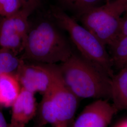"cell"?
Here are the masks:
<instances>
[{
	"label": "cell",
	"instance_id": "1",
	"mask_svg": "<svg viewBox=\"0 0 127 127\" xmlns=\"http://www.w3.org/2000/svg\"><path fill=\"white\" fill-rule=\"evenodd\" d=\"M59 68L64 80L78 98H111V78L73 53Z\"/></svg>",
	"mask_w": 127,
	"mask_h": 127
},
{
	"label": "cell",
	"instance_id": "2",
	"mask_svg": "<svg viewBox=\"0 0 127 127\" xmlns=\"http://www.w3.org/2000/svg\"><path fill=\"white\" fill-rule=\"evenodd\" d=\"M22 59L34 63H63L74 53L71 44L53 23L42 21L30 29Z\"/></svg>",
	"mask_w": 127,
	"mask_h": 127
},
{
	"label": "cell",
	"instance_id": "3",
	"mask_svg": "<svg viewBox=\"0 0 127 127\" xmlns=\"http://www.w3.org/2000/svg\"><path fill=\"white\" fill-rule=\"evenodd\" d=\"M52 14L59 27L68 32L82 57L112 78L113 64L103 42L61 9H54Z\"/></svg>",
	"mask_w": 127,
	"mask_h": 127
},
{
	"label": "cell",
	"instance_id": "4",
	"mask_svg": "<svg viewBox=\"0 0 127 127\" xmlns=\"http://www.w3.org/2000/svg\"><path fill=\"white\" fill-rule=\"evenodd\" d=\"M127 0H113L89 9L80 17L82 25L104 45L111 46L118 38Z\"/></svg>",
	"mask_w": 127,
	"mask_h": 127
},
{
	"label": "cell",
	"instance_id": "5",
	"mask_svg": "<svg viewBox=\"0 0 127 127\" xmlns=\"http://www.w3.org/2000/svg\"><path fill=\"white\" fill-rule=\"evenodd\" d=\"M36 6L25 5L17 12L3 18L0 23V46L16 53L22 51L30 30L28 18Z\"/></svg>",
	"mask_w": 127,
	"mask_h": 127
},
{
	"label": "cell",
	"instance_id": "6",
	"mask_svg": "<svg viewBox=\"0 0 127 127\" xmlns=\"http://www.w3.org/2000/svg\"><path fill=\"white\" fill-rule=\"evenodd\" d=\"M51 83L48 91L54 105L60 127H68L77 110L78 98L64 80L59 65L48 64Z\"/></svg>",
	"mask_w": 127,
	"mask_h": 127
},
{
	"label": "cell",
	"instance_id": "7",
	"mask_svg": "<svg viewBox=\"0 0 127 127\" xmlns=\"http://www.w3.org/2000/svg\"><path fill=\"white\" fill-rule=\"evenodd\" d=\"M16 75L21 87L26 90L43 94L48 90L51 83V74L48 64L23 62Z\"/></svg>",
	"mask_w": 127,
	"mask_h": 127
},
{
	"label": "cell",
	"instance_id": "8",
	"mask_svg": "<svg viewBox=\"0 0 127 127\" xmlns=\"http://www.w3.org/2000/svg\"><path fill=\"white\" fill-rule=\"evenodd\" d=\"M117 111L107 100L98 99L87 105L73 127H107Z\"/></svg>",
	"mask_w": 127,
	"mask_h": 127
},
{
	"label": "cell",
	"instance_id": "9",
	"mask_svg": "<svg viewBox=\"0 0 127 127\" xmlns=\"http://www.w3.org/2000/svg\"><path fill=\"white\" fill-rule=\"evenodd\" d=\"M34 93L21 88L12 104L10 127H25L36 116L38 104Z\"/></svg>",
	"mask_w": 127,
	"mask_h": 127
},
{
	"label": "cell",
	"instance_id": "10",
	"mask_svg": "<svg viewBox=\"0 0 127 127\" xmlns=\"http://www.w3.org/2000/svg\"><path fill=\"white\" fill-rule=\"evenodd\" d=\"M21 88L15 74L0 75V107H11L19 95Z\"/></svg>",
	"mask_w": 127,
	"mask_h": 127
},
{
	"label": "cell",
	"instance_id": "11",
	"mask_svg": "<svg viewBox=\"0 0 127 127\" xmlns=\"http://www.w3.org/2000/svg\"><path fill=\"white\" fill-rule=\"evenodd\" d=\"M36 123L40 127L50 124L52 127H60L56 110L49 92L47 91L42 94L40 104L38 105Z\"/></svg>",
	"mask_w": 127,
	"mask_h": 127
},
{
	"label": "cell",
	"instance_id": "12",
	"mask_svg": "<svg viewBox=\"0 0 127 127\" xmlns=\"http://www.w3.org/2000/svg\"><path fill=\"white\" fill-rule=\"evenodd\" d=\"M127 96V66L111 78V99L118 109H124Z\"/></svg>",
	"mask_w": 127,
	"mask_h": 127
},
{
	"label": "cell",
	"instance_id": "13",
	"mask_svg": "<svg viewBox=\"0 0 127 127\" xmlns=\"http://www.w3.org/2000/svg\"><path fill=\"white\" fill-rule=\"evenodd\" d=\"M23 59L19 58L17 54L11 50L0 49V75L4 73H17Z\"/></svg>",
	"mask_w": 127,
	"mask_h": 127
},
{
	"label": "cell",
	"instance_id": "14",
	"mask_svg": "<svg viewBox=\"0 0 127 127\" xmlns=\"http://www.w3.org/2000/svg\"><path fill=\"white\" fill-rule=\"evenodd\" d=\"M110 46L113 66L121 69L124 67L127 64V36L118 38Z\"/></svg>",
	"mask_w": 127,
	"mask_h": 127
},
{
	"label": "cell",
	"instance_id": "15",
	"mask_svg": "<svg viewBox=\"0 0 127 127\" xmlns=\"http://www.w3.org/2000/svg\"><path fill=\"white\" fill-rule=\"evenodd\" d=\"M68 9L76 12L80 17L91 8L97 6L100 0H60Z\"/></svg>",
	"mask_w": 127,
	"mask_h": 127
},
{
	"label": "cell",
	"instance_id": "16",
	"mask_svg": "<svg viewBox=\"0 0 127 127\" xmlns=\"http://www.w3.org/2000/svg\"><path fill=\"white\" fill-rule=\"evenodd\" d=\"M26 4L22 0H0V16L5 18L11 16Z\"/></svg>",
	"mask_w": 127,
	"mask_h": 127
},
{
	"label": "cell",
	"instance_id": "17",
	"mask_svg": "<svg viewBox=\"0 0 127 127\" xmlns=\"http://www.w3.org/2000/svg\"><path fill=\"white\" fill-rule=\"evenodd\" d=\"M124 36H127V12L125 13V15L122 18L117 39Z\"/></svg>",
	"mask_w": 127,
	"mask_h": 127
},
{
	"label": "cell",
	"instance_id": "18",
	"mask_svg": "<svg viewBox=\"0 0 127 127\" xmlns=\"http://www.w3.org/2000/svg\"><path fill=\"white\" fill-rule=\"evenodd\" d=\"M0 127H10L9 123H8L4 115L1 111V108L0 107Z\"/></svg>",
	"mask_w": 127,
	"mask_h": 127
},
{
	"label": "cell",
	"instance_id": "19",
	"mask_svg": "<svg viewBox=\"0 0 127 127\" xmlns=\"http://www.w3.org/2000/svg\"><path fill=\"white\" fill-rule=\"evenodd\" d=\"M26 4H31L37 6L40 0H22Z\"/></svg>",
	"mask_w": 127,
	"mask_h": 127
},
{
	"label": "cell",
	"instance_id": "20",
	"mask_svg": "<svg viewBox=\"0 0 127 127\" xmlns=\"http://www.w3.org/2000/svg\"><path fill=\"white\" fill-rule=\"evenodd\" d=\"M115 127H127V120L123 121L118 123Z\"/></svg>",
	"mask_w": 127,
	"mask_h": 127
},
{
	"label": "cell",
	"instance_id": "21",
	"mask_svg": "<svg viewBox=\"0 0 127 127\" xmlns=\"http://www.w3.org/2000/svg\"><path fill=\"white\" fill-rule=\"evenodd\" d=\"M124 109H127V96L126 99V101H125V104H124Z\"/></svg>",
	"mask_w": 127,
	"mask_h": 127
},
{
	"label": "cell",
	"instance_id": "22",
	"mask_svg": "<svg viewBox=\"0 0 127 127\" xmlns=\"http://www.w3.org/2000/svg\"><path fill=\"white\" fill-rule=\"evenodd\" d=\"M33 127H39V126H36V125H34L33 126Z\"/></svg>",
	"mask_w": 127,
	"mask_h": 127
},
{
	"label": "cell",
	"instance_id": "23",
	"mask_svg": "<svg viewBox=\"0 0 127 127\" xmlns=\"http://www.w3.org/2000/svg\"><path fill=\"white\" fill-rule=\"evenodd\" d=\"M127 12V9H126V12H125V13H126Z\"/></svg>",
	"mask_w": 127,
	"mask_h": 127
},
{
	"label": "cell",
	"instance_id": "24",
	"mask_svg": "<svg viewBox=\"0 0 127 127\" xmlns=\"http://www.w3.org/2000/svg\"><path fill=\"white\" fill-rule=\"evenodd\" d=\"M126 66H127V64H126V66H125V67H126Z\"/></svg>",
	"mask_w": 127,
	"mask_h": 127
}]
</instances>
